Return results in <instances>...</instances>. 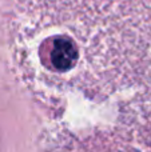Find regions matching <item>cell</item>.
I'll return each instance as SVG.
<instances>
[{
  "label": "cell",
  "instance_id": "6da1fadb",
  "mask_svg": "<svg viewBox=\"0 0 151 152\" xmlns=\"http://www.w3.org/2000/svg\"><path fill=\"white\" fill-rule=\"evenodd\" d=\"M76 58L78 52L72 42L64 37H58L54 40L50 51V59L56 71H68L75 66Z\"/></svg>",
  "mask_w": 151,
  "mask_h": 152
}]
</instances>
